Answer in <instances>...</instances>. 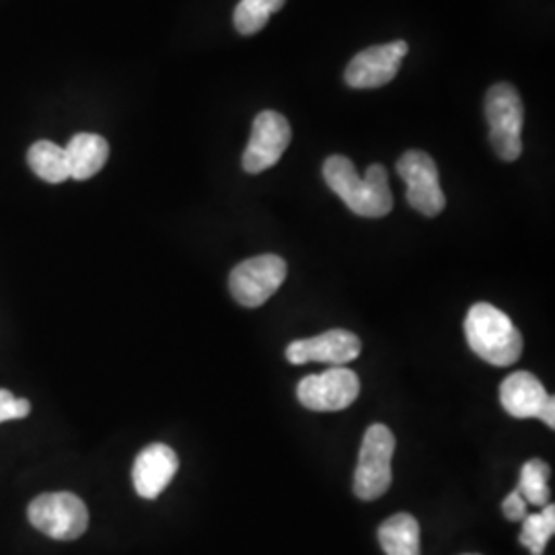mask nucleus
<instances>
[{"label": "nucleus", "mask_w": 555, "mask_h": 555, "mask_svg": "<svg viewBox=\"0 0 555 555\" xmlns=\"http://www.w3.org/2000/svg\"><path fill=\"white\" fill-rule=\"evenodd\" d=\"M29 522L43 535L59 541H75L89 527V511L79 496L70 492L41 494L27 508Z\"/></svg>", "instance_id": "5"}, {"label": "nucleus", "mask_w": 555, "mask_h": 555, "mask_svg": "<svg viewBox=\"0 0 555 555\" xmlns=\"http://www.w3.org/2000/svg\"><path fill=\"white\" fill-rule=\"evenodd\" d=\"M486 119L490 126V142L502 160L518 159L522 155V124L525 105L511 82H498L486 95Z\"/></svg>", "instance_id": "3"}, {"label": "nucleus", "mask_w": 555, "mask_h": 555, "mask_svg": "<svg viewBox=\"0 0 555 555\" xmlns=\"http://www.w3.org/2000/svg\"><path fill=\"white\" fill-rule=\"evenodd\" d=\"M397 173L408 185V204L424 217H438L447 198L440 188L437 163L424 151H408L397 160Z\"/></svg>", "instance_id": "7"}, {"label": "nucleus", "mask_w": 555, "mask_h": 555, "mask_svg": "<svg viewBox=\"0 0 555 555\" xmlns=\"http://www.w3.org/2000/svg\"><path fill=\"white\" fill-rule=\"evenodd\" d=\"M502 513L504 516L508 518V520H522L525 516H527V502H525V498L520 496V492L515 490V492H511L506 500L502 502Z\"/></svg>", "instance_id": "21"}, {"label": "nucleus", "mask_w": 555, "mask_h": 555, "mask_svg": "<svg viewBox=\"0 0 555 555\" xmlns=\"http://www.w3.org/2000/svg\"><path fill=\"white\" fill-rule=\"evenodd\" d=\"M378 543L387 555H420V525L408 513H397L378 527Z\"/></svg>", "instance_id": "15"}, {"label": "nucleus", "mask_w": 555, "mask_h": 555, "mask_svg": "<svg viewBox=\"0 0 555 555\" xmlns=\"http://www.w3.org/2000/svg\"><path fill=\"white\" fill-rule=\"evenodd\" d=\"M396 453V437L385 424H373L362 438L357 472H354V494L364 502L383 496L393 481L391 461Z\"/></svg>", "instance_id": "4"}, {"label": "nucleus", "mask_w": 555, "mask_h": 555, "mask_svg": "<svg viewBox=\"0 0 555 555\" xmlns=\"http://www.w3.org/2000/svg\"><path fill=\"white\" fill-rule=\"evenodd\" d=\"M360 378L346 366H332L321 375H309L298 383L300 405L311 412H341L357 401Z\"/></svg>", "instance_id": "8"}, {"label": "nucleus", "mask_w": 555, "mask_h": 555, "mask_svg": "<svg viewBox=\"0 0 555 555\" xmlns=\"http://www.w3.org/2000/svg\"><path fill=\"white\" fill-rule=\"evenodd\" d=\"M555 533V508L554 504H547L541 513L527 515L522 518V531H520V543L529 550L531 555H543L547 541Z\"/></svg>", "instance_id": "19"}, {"label": "nucleus", "mask_w": 555, "mask_h": 555, "mask_svg": "<svg viewBox=\"0 0 555 555\" xmlns=\"http://www.w3.org/2000/svg\"><path fill=\"white\" fill-rule=\"evenodd\" d=\"M286 261L274 254L245 259L233 268L229 276L231 295L243 307H261L276 295L286 280Z\"/></svg>", "instance_id": "6"}, {"label": "nucleus", "mask_w": 555, "mask_h": 555, "mask_svg": "<svg viewBox=\"0 0 555 555\" xmlns=\"http://www.w3.org/2000/svg\"><path fill=\"white\" fill-rule=\"evenodd\" d=\"M408 50V41L399 40L358 52L346 68V85L352 89H378L389 85L396 79Z\"/></svg>", "instance_id": "10"}, {"label": "nucleus", "mask_w": 555, "mask_h": 555, "mask_svg": "<svg viewBox=\"0 0 555 555\" xmlns=\"http://www.w3.org/2000/svg\"><path fill=\"white\" fill-rule=\"evenodd\" d=\"M31 414V403L23 397H15L7 389H0V424L11 420H23Z\"/></svg>", "instance_id": "20"}, {"label": "nucleus", "mask_w": 555, "mask_h": 555, "mask_svg": "<svg viewBox=\"0 0 555 555\" xmlns=\"http://www.w3.org/2000/svg\"><path fill=\"white\" fill-rule=\"evenodd\" d=\"M323 178L330 190L358 217L383 219L393 210L389 176L378 163L371 165L364 178H360L352 160L344 155H332L323 163Z\"/></svg>", "instance_id": "1"}, {"label": "nucleus", "mask_w": 555, "mask_h": 555, "mask_svg": "<svg viewBox=\"0 0 555 555\" xmlns=\"http://www.w3.org/2000/svg\"><path fill=\"white\" fill-rule=\"evenodd\" d=\"M284 4L286 0H241L233 15L235 29L241 36H256Z\"/></svg>", "instance_id": "17"}, {"label": "nucleus", "mask_w": 555, "mask_h": 555, "mask_svg": "<svg viewBox=\"0 0 555 555\" xmlns=\"http://www.w3.org/2000/svg\"><path fill=\"white\" fill-rule=\"evenodd\" d=\"M465 337L492 366H511L522 354V336L511 318L490 302H476L465 318Z\"/></svg>", "instance_id": "2"}, {"label": "nucleus", "mask_w": 555, "mask_h": 555, "mask_svg": "<svg viewBox=\"0 0 555 555\" xmlns=\"http://www.w3.org/2000/svg\"><path fill=\"white\" fill-rule=\"evenodd\" d=\"M550 465L541 459H529L522 469H520V481H518V492L525 498L527 504L533 506H547L550 504Z\"/></svg>", "instance_id": "18"}, {"label": "nucleus", "mask_w": 555, "mask_h": 555, "mask_svg": "<svg viewBox=\"0 0 555 555\" xmlns=\"http://www.w3.org/2000/svg\"><path fill=\"white\" fill-rule=\"evenodd\" d=\"M27 165L46 183H62L70 179L66 151L50 140H38L29 146Z\"/></svg>", "instance_id": "16"}, {"label": "nucleus", "mask_w": 555, "mask_h": 555, "mask_svg": "<svg viewBox=\"0 0 555 555\" xmlns=\"http://www.w3.org/2000/svg\"><path fill=\"white\" fill-rule=\"evenodd\" d=\"M70 178L85 181L98 176L109 159V144L100 134L79 132L66 144Z\"/></svg>", "instance_id": "14"}, {"label": "nucleus", "mask_w": 555, "mask_h": 555, "mask_svg": "<svg viewBox=\"0 0 555 555\" xmlns=\"http://www.w3.org/2000/svg\"><path fill=\"white\" fill-rule=\"evenodd\" d=\"M500 403L513 417H539L543 424L555 428L554 396H547L543 383L527 371H518L502 380Z\"/></svg>", "instance_id": "11"}, {"label": "nucleus", "mask_w": 555, "mask_h": 555, "mask_svg": "<svg viewBox=\"0 0 555 555\" xmlns=\"http://www.w3.org/2000/svg\"><path fill=\"white\" fill-rule=\"evenodd\" d=\"M291 140L293 130L288 119L272 109L261 112L254 121L251 139L243 153V169L251 176L268 171L282 159Z\"/></svg>", "instance_id": "9"}, {"label": "nucleus", "mask_w": 555, "mask_h": 555, "mask_svg": "<svg viewBox=\"0 0 555 555\" xmlns=\"http://www.w3.org/2000/svg\"><path fill=\"white\" fill-rule=\"evenodd\" d=\"M362 341L352 332L346 330H330L321 336L309 339H297L286 348V360L291 364H307V362H325L332 366H344L360 357Z\"/></svg>", "instance_id": "12"}, {"label": "nucleus", "mask_w": 555, "mask_h": 555, "mask_svg": "<svg viewBox=\"0 0 555 555\" xmlns=\"http://www.w3.org/2000/svg\"><path fill=\"white\" fill-rule=\"evenodd\" d=\"M179 456L167 444H149L140 451L132 467V483L140 498L157 500L178 474Z\"/></svg>", "instance_id": "13"}]
</instances>
